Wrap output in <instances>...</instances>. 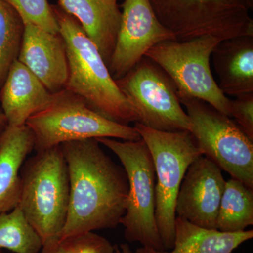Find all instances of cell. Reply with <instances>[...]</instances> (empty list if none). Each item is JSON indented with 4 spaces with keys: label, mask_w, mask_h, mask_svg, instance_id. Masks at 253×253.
Masks as SVG:
<instances>
[{
    "label": "cell",
    "mask_w": 253,
    "mask_h": 253,
    "mask_svg": "<svg viewBox=\"0 0 253 253\" xmlns=\"http://www.w3.org/2000/svg\"><path fill=\"white\" fill-rule=\"evenodd\" d=\"M156 16L149 0H125L116 44L109 64L116 80L126 76L153 46L176 41Z\"/></svg>",
    "instance_id": "8fae6325"
},
{
    "label": "cell",
    "mask_w": 253,
    "mask_h": 253,
    "mask_svg": "<svg viewBox=\"0 0 253 253\" xmlns=\"http://www.w3.org/2000/svg\"><path fill=\"white\" fill-rule=\"evenodd\" d=\"M253 224V189L242 181L231 178L226 181L219 205L217 229L221 232L246 231Z\"/></svg>",
    "instance_id": "d6986e66"
},
{
    "label": "cell",
    "mask_w": 253,
    "mask_h": 253,
    "mask_svg": "<svg viewBox=\"0 0 253 253\" xmlns=\"http://www.w3.org/2000/svg\"><path fill=\"white\" fill-rule=\"evenodd\" d=\"M253 238V230L221 232L217 229H204L176 217L172 251H158L142 246L134 253H231Z\"/></svg>",
    "instance_id": "ac0fdd59"
},
{
    "label": "cell",
    "mask_w": 253,
    "mask_h": 253,
    "mask_svg": "<svg viewBox=\"0 0 253 253\" xmlns=\"http://www.w3.org/2000/svg\"><path fill=\"white\" fill-rule=\"evenodd\" d=\"M17 58L52 94L64 90L68 77L66 43L60 33L54 34L24 22Z\"/></svg>",
    "instance_id": "4fadbf2b"
},
{
    "label": "cell",
    "mask_w": 253,
    "mask_h": 253,
    "mask_svg": "<svg viewBox=\"0 0 253 253\" xmlns=\"http://www.w3.org/2000/svg\"><path fill=\"white\" fill-rule=\"evenodd\" d=\"M96 139L60 145L67 163L70 199L66 224L59 236L115 229L126 212L127 176Z\"/></svg>",
    "instance_id": "6da1fadb"
},
{
    "label": "cell",
    "mask_w": 253,
    "mask_h": 253,
    "mask_svg": "<svg viewBox=\"0 0 253 253\" xmlns=\"http://www.w3.org/2000/svg\"><path fill=\"white\" fill-rule=\"evenodd\" d=\"M24 28V21L17 11L0 0V88L17 59Z\"/></svg>",
    "instance_id": "44dd1931"
},
{
    "label": "cell",
    "mask_w": 253,
    "mask_h": 253,
    "mask_svg": "<svg viewBox=\"0 0 253 253\" xmlns=\"http://www.w3.org/2000/svg\"><path fill=\"white\" fill-rule=\"evenodd\" d=\"M110 1H113L114 3H117V0H110Z\"/></svg>",
    "instance_id": "4316f807"
},
{
    "label": "cell",
    "mask_w": 253,
    "mask_h": 253,
    "mask_svg": "<svg viewBox=\"0 0 253 253\" xmlns=\"http://www.w3.org/2000/svg\"><path fill=\"white\" fill-rule=\"evenodd\" d=\"M41 253H115V246L104 236L89 231L48 240Z\"/></svg>",
    "instance_id": "7402d4cb"
},
{
    "label": "cell",
    "mask_w": 253,
    "mask_h": 253,
    "mask_svg": "<svg viewBox=\"0 0 253 253\" xmlns=\"http://www.w3.org/2000/svg\"><path fill=\"white\" fill-rule=\"evenodd\" d=\"M116 82L135 109L137 123L158 131L189 130V118L181 106L175 84L151 59L144 56Z\"/></svg>",
    "instance_id": "30bf717a"
},
{
    "label": "cell",
    "mask_w": 253,
    "mask_h": 253,
    "mask_svg": "<svg viewBox=\"0 0 253 253\" xmlns=\"http://www.w3.org/2000/svg\"><path fill=\"white\" fill-rule=\"evenodd\" d=\"M44 84L17 59L11 64L0 88V102L8 126L26 125L28 118L54 99Z\"/></svg>",
    "instance_id": "5bb4252c"
},
{
    "label": "cell",
    "mask_w": 253,
    "mask_h": 253,
    "mask_svg": "<svg viewBox=\"0 0 253 253\" xmlns=\"http://www.w3.org/2000/svg\"><path fill=\"white\" fill-rule=\"evenodd\" d=\"M231 116L251 140H253V92L230 100Z\"/></svg>",
    "instance_id": "cb8c5ba5"
},
{
    "label": "cell",
    "mask_w": 253,
    "mask_h": 253,
    "mask_svg": "<svg viewBox=\"0 0 253 253\" xmlns=\"http://www.w3.org/2000/svg\"><path fill=\"white\" fill-rule=\"evenodd\" d=\"M26 125L33 132L36 152L68 141L100 138L122 141L141 139L134 126L101 116L66 89L55 94L52 102L28 118Z\"/></svg>",
    "instance_id": "277c9868"
},
{
    "label": "cell",
    "mask_w": 253,
    "mask_h": 253,
    "mask_svg": "<svg viewBox=\"0 0 253 253\" xmlns=\"http://www.w3.org/2000/svg\"><path fill=\"white\" fill-rule=\"evenodd\" d=\"M163 26L177 41L211 36L221 41L253 36L249 0H149Z\"/></svg>",
    "instance_id": "52a82bcc"
},
{
    "label": "cell",
    "mask_w": 253,
    "mask_h": 253,
    "mask_svg": "<svg viewBox=\"0 0 253 253\" xmlns=\"http://www.w3.org/2000/svg\"><path fill=\"white\" fill-rule=\"evenodd\" d=\"M58 6L77 20L109 66L121 23L117 3L110 0H59Z\"/></svg>",
    "instance_id": "9a60e30c"
},
{
    "label": "cell",
    "mask_w": 253,
    "mask_h": 253,
    "mask_svg": "<svg viewBox=\"0 0 253 253\" xmlns=\"http://www.w3.org/2000/svg\"><path fill=\"white\" fill-rule=\"evenodd\" d=\"M0 253H1V251H0Z\"/></svg>",
    "instance_id": "f1b7e54d"
},
{
    "label": "cell",
    "mask_w": 253,
    "mask_h": 253,
    "mask_svg": "<svg viewBox=\"0 0 253 253\" xmlns=\"http://www.w3.org/2000/svg\"><path fill=\"white\" fill-rule=\"evenodd\" d=\"M226 180L221 169L202 156L190 165L176 199V217L208 229H217Z\"/></svg>",
    "instance_id": "7c38bea8"
},
{
    "label": "cell",
    "mask_w": 253,
    "mask_h": 253,
    "mask_svg": "<svg viewBox=\"0 0 253 253\" xmlns=\"http://www.w3.org/2000/svg\"><path fill=\"white\" fill-rule=\"evenodd\" d=\"M11 5L22 17L29 22L50 33H59V25L55 18L52 6L48 0H3Z\"/></svg>",
    "instance_id": "603a6c76"
},
{
    "label": "cell",
    "mask_w": 253,
    "mask_h": 253,
    "mask_svg": "<svg viewBox=\"0 0 253 253\" xmlns=\"http://www.w3.org/2000/svg\"><path fill=\"white\" fill-rule=\"evenodd\" d=\"M18 207L42 245L59 236L67 219L70 181L61 146L36 152L20 170Z\"/></svg>",
    "instance_id": "3957f363"
},
{
    "label": "cell",
    "mask_w": 253,
    "mask_h": 253,
    "mask_svg": "<svg viewBox=\"0 0 253 253\" xmlns=\"http://www.w3.org/2000/svg\"><path fill=\"white\" fill-rule=\"evenodd\" d=\"M115 253H134L127 244L115 245Z\"/></svg>",
    "instance_id": "d4e9b609"
},
{
    "label": "cell",
    "mask_w": 253,
    "mask_h": 253,
    "mask_svg": "<svg viewBox=\"0 0 253 253\" xmlns=\"http://www.w3.org/2000/svg\"><path fill=\"white\" fill-rule=\"evenodd\" d=\"M212 56L218 86L226 96L253 92V36L221 41Z\"/></svg>",
    "instance_id": "2e32d148"
},
{
    "label": "cell",
    "mask_w": 253,
    "mask_h": 253,
    "mask_svg": "<svg viewBox=\"0 0 253 253\" xmlns=\"http://www.w3.org/2000/svg\"><path fill=\"white\" fill-rule=\"evenodd\" d=\"M117 156L127 176L126 212L121 224L129 243L165 251L156 221V171L152 156L142 139L122 141L97 139Z\"/></svg>",
    "instance_id": "8992f818"
},
{
    "label": "cell",
    "mask_w": 253,
    "mask_h": 253,
    "mask_svg": "<svg viewBox=\"0 0 253 253\" xmlns=\"http://www.w3.org/2000/svg\"><path fill=\"white\" fill-rule=\"evenodd\" d=\"M51 6L66 43L68 77L65 89L107 119L128 126L139 122L135 109L118 87L99 49L79 22L58 5Z\"/></svg>",
    "instance_id": "7a4b0ae2"
},
{
    "label": "cell",
    "mask_w": 253,
    "mask_h": 253,
    "mask_svg": "<svg viewBox=\"0 0 253 253\" xmlns=\"http://www.w3.org/2000/svg\"><path fill=\"white\" fill-rule=\"evenodd\" d=\"M134 128L147 145L156 171V221L165 251L173 248L175 204L183 178L203 154L189 131H163L139 123Z\"/></svg>",
    "instance_id": "5b68a950"
},
{
    "label": "cell",
    "mask_w": 253,
    "mask_h": 253,
    "mask_svg": "<svg viewBox=\"0 0 253 253\" xmlns=\"http://www.w3.org/2000/svg\"><path fill=\"white\" fill-rule=\"evenodd\" d=\"M179 98L189 118V131L203 156L253 189V140L229 116L206 101Z\"/></svg>",
    "instance_id": "9c48e42d"
},
{
    "label": "cell",
    "mask_w": 253,
    "mask_h": 253,
    "mask_svg": "<svg viewBox=\"0 0 253 253\" xmlns=\"http://www.w3.org/2000/svg\"><path fill=\"white\" fill-rule=\"evenodd\" d=\"M34 150V136L26 125L8 126L0 136V214L17 207L21 194L20 170Z\"/></svg>",
    "instance_id": "e0dca14e"
},
{
    "label": "cell",
    "mask_w": 253,
    "mask_h": 253,
    "mask_svg": "<svg viewBox=\"0 0 253 253\" xmlns=\"http://www.w3.org/2000/svg\"><path fill=\"white\" fill-rule=\"evenodd\" d=\"M250 2H251V4L253 5V0H249Z\"/></svg>",
    "instance_id": "83f0119b"
},
{
    "label": "cell",
    "mask_w": 253,
    "mask_h": 253,
    "mask_svg": "<svg viewBox=\"0 0 253 253\" xmlns=\"http://www.w3.org/2000/svg\"><path fill=\"white\" fill-rule=\"evenodd\" d=\"M7 126V121H6V118H5L3 113L0 111V136H1Z\"/></svg>",
    "instance_id": "484cf974"
},
{
    "label": "cell",
    "mask_w": 253,
    "mask_h": 253,
    "mask_svg": "<svg viewBox=\"0 0 253 253\" xmlns=\"http://www.w3.org/2000/svg\"><path fill=\"white\" fill-rule=\"evenodd\" d=\"M42 247L39 236L30 225L20 208L0 214V251L15 253H40Z\"/></svg>",
    "instance_id": "ffe728a7"
},
{
    "label": "cell",
    "mask_w": 253,
    "mask_h": 253,
    "mask_svg": "<svg viewBox=\"0 0 253 253\" xmlns=\"http://www.w3.org/2000/svg\"><path fill=\"white\" fill-rule=\"evenodd\" d=\"M221 41L211 36L164 41L153 46L144 56L167 73L179 97L202 100L230 117L231 99L221 91L211 68V56Z\"/></svg>",
    "instance_id": "ba28073f"
}]
</instances>
